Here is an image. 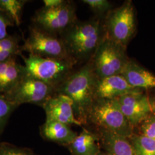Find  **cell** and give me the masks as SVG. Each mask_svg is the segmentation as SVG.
I'll list each match as a JSON object with an SVG mask.
<instances>
[{
    "mask_svg": "<svg viewBox=\"0 0 155 155\" xmlns=\"http://www.w3.org/2000/svg\"><path fill=\"white\" fill-rule=\"evenodd\" d=\"M40 134L46 140L66 146L70 144L78 135L70 126L54 121H45L40 127Z\"/></svg>",
    "mask_w": 155,
    "mask_h": 155,
    "instance_id": "cell-17",
    "label": "cell"
},
{
    "mask_svg": "<svg viewBox=\"0 0 155 155\" xmlns=\"http://www.w3.org/2000/svg\"><path fill=\"white\" fill-rule=\"evenodd\" d=\"M100 144L109 155H136L129 138L98 128Z\"/></svg>",
    "mask_w": 155,
    "mask_h": 155,
    "instance_id": "cell-13",
    "label": "cell"
},
{
    "mask_svg": "<svg viewBox=\"0 0 155 155\" xmlns=\"http://www.w3.org/2000/svg\"><path fill=\"white\" fill-rule=\"evenodd\" d=\"M140 134L155 140V114L152 113L140 125Z\"/></svg>",
    "mask_w": 155,
    "mask_h": 155,
    "instance_id": "cell-21",
    "label": "cell"
},
{
    "mask_svg": "<svg viewBox=\"0 0 155 155\" xmlns=\"http://www.w3.org/2000/svg\"><path fill=\"white\" fill-rule=\"evenodd\" d=\"M106 36L126 48L136 30V17L131 1L111 11L106 20Z\"/></svg>",
    "mask_w": 155,
    "mask_h": 155,
    "instance_id": "cell-9",
    "label": "cell"
},
{
    "mask_svg": "<svg viewBox=\"0 0 155 155\" xmlns=\"http://www.w3.org/2000/svg\"><path fill=\"white\" fill-rule=\"evenodd\" d=\"M20 50L21 52L24 51L30 55L42 58L74 61L68 54L61 38L45 32L33 25L29 27L28 38L20 47Z\"/></svg>",
    "mask_w": 155,
    "mask_h": 155,
    "instance_id": "cell-6",
    "label": "cell"
},
{
    "mask_svg": "<svg viewBox=\"0 0 155 155\" xmlns=\"http://www.w3.org/2000/svg\"><path fill=\"white\" fill-rule=\"evenodd\" d=\"M117 103L133 127L139 125L153 113L150 97L143 91L125 94L117 98Z\"/></svg>",
    "mask_w": 155,
    "mask_h": 155,
    "instance_id": "cell-10",
    "label": "cell"
},
{
    "mask_svg": "<svg viewBox=\"0 0 155 155\" xmlns=\"http://www.w3.org/2000/svg\"><path fill=\"white\" fill-rule=\"evenodd\" d=\"M17 107L4 94L0 93V134L3 132L12 113Z\"/></svg>",
    "mask_w": 155,
    "mask_h": 155,
    "instance_id": "cell-20",
    "label": "cell"
},
{
    "mask_svg": "<svg viewBox=\"0 0 155 155\" xmlns=\"http://www.w3.org/2000/svg\"><path fill=\"white\" fill-rule=\"evenodd\" d=\"M42 107L45 113V121L61 122L69 126H82L75 116L72 101L64 95L56 93L45 102Z\"/></svg>",
    "mask_w": 155,
    "mask_h": 155,
    "instance_id": "cell-11",
    "label": "cell"
},
{
    "mask_svg": "<svg viewBox=\"0 0 155 155\" xmlns=\"http://www.w3.org/2000/svg\"><path fill=\"white\" fill-rule=\"evenodd\" d=\"M100 145L98 135L83 128L67 147L71 155H97L101 151Z\"/></svg>",
    "mask_w": 155,
    "mask_h": 155,
    "instance_id": "cell-16",
    "label": "cell"
},
{
    "mask_svg": "<svg viewBox=\"0 0 155 155\" xmlns=\"http://www.w3.org/2000/svg\"><path fill=\"white\" fill-rule=\"evenodd\" d=\"M83 2L93 11L99 13H105L111 8L110 2L106 0H83Z\"/></svg>",
    "mask_w": 155,
    "mask_h": 155,
    "instance_id": "cell-23",
    "label": "cell"
},
{
    "mask_svg": "<svg viewBox=\"0 0 155 155\" xmlns=\"http://www.w3.org/2000/svg\"><path fill=\"white\" fill-rule=\"evenodd\" d=\"M18 43L19 39L18 37L9 35L5 38L0 40V51H14L22 53Z\"/></svg>",
    "mask_w": 155,
    "mask_h": 155,
    "instance_id": "cell-22",
    "label": "cell"
},
{
    "mask_svg": "<svg viewBox=\"0 0 155 155\" xmlns=\"http://www.w3.org/2000/svg\"><path fill=\"white\" fill-rule=\"evenodd\" d=\"M88 121L125 137L134 134V127L123 114L116 100H96L89 113Z\"/></svg>",
    "mask_w": 155,
    "mask_h": 155,
    "instance_id": "cell-3",
    "label": "cell"
},
{
    "mask_svg": "<svg viewBox=\"0 0 155 155\" xmlns=\"http://www.w3.org/2000/svg\"><path fill=\"white\" fill-rule=\"evenodd\" d=\"M16 57L0 63V93L11 90L27 74L24 66L18 63Z\"/></svg>",
    "mask_w": 155,
    "mask_h": 155,
    "instance_id": "cell-14",
    "label": "cell"
},
{
    "mask_svg": "<svg viewBox=\"0 0 155 155\" xmlns=\"http://www.w3.org/2000/svg\"><path fill=\"white\" fill-rule=\"evenodd\" d=\"M63 0H44V7L45 8H54L61 5L64 2Z\"/></svg>",
    "mask_w": 155,
    "mask_h": 155,
    "instance_id": "cell-27",
    "label": "cell"
},
{
    "mask_svg": "<svg viewBox=\"0 0 155 155\" xmlns=\"http://www.w3.org/2000/svg\"><path fill=\"white\" fill-rule=\"evenodd\" d=\"M20 55L24 60L28 75L56 88L73 71V67L76 62L72 60L46 58L30 54L26 57L22 53Z\"/></svg>",
    "mask_w": 155,
    "mask_h": 155,
    "instance_id": "cell-4",
    "label": "cell"
},
{
    "mask_svg": "<svg viewBox=\"0 0 155 155\" xmlns=\"http://www.w3.org/2000/svg\"><path fill=\"white\" fill-rule=\"evenodd\" d=\"M0 155H35L32 152L9 145L0 147Z\"/></svg>",
    "mask_w": 155,
    "mask_h": 155,
    "instance_id": "cell-24",
    "label": "cell"
},
{
    "mask_svg": "<svg viewBox=\"0 0 155 155\" xmlns=\"http://www.w3.org/2000/svg\"><path fill=\"white\" fill-rule=\"evenodd\" d=\"M136 155H155V140L134 133L129 138Z\"/></svg>",
    "mask_w": 155,
    "mask_h": 155,
    "instance_id": "cell-19",
    "label": "cell"
},
{
    "mask_svg": "<svg viewBox=\"0 0 155 155\" xmlns=\"http://www.w3.org/2000/svg\"><path fill=\"white\" fill-rule=\"evenodd\" d=\"M32 22V25L45 32L61 36L76 22L75 7L66 1L56 7L43 6L35 12Z\"/></svg>",
    "mask_w": 155,
    "mask_h": 155,
    "instance_id": "cell-5",
    "label": "cell"
},
{
    "mask_svg": "<svg viewBox=\"0 0 155 155\" xmlns=\"http://www.w3.org/2000/svg\"><path fill=\"white\" fill-rule=\"evenodd\" d=\"M56 93V87L27 74L16 85L5 95L18 107L21 104H31L43 106Z\"/></svg>",
    "mask_w": 155,
    "mask_h": 155,
    "instance_id": "cell-8",
    "label": "cell"
},
{
    "mask_svg": "<svg viewBox=\"0 0 155 155\" xmlns=\"http://www.w3.org/2000/svg\"><path fill=\"white\" fill-rule=\"evenodd\" d=\"M97 79L93 63H87L72 71L56 88V93L64 95L72 101L75 116L82 125L88 122L90 111L96 100Z\"/></svg>",
    "mask_w": 155,
    "mask_h": 155,
    "instance_id": "cell-1",
    "label": "cell"
},
{
    "mask_svg": "<svg viewBox=\"0 0 155 155\" xmlns=\"http://www.w3.org/2000/svg\"><path fill=\"white\" fill-rule=\"evenodd\" d=\"M130 86L136 89L155 88V76L135 61H128L121 74Z\"/></svg>",
    "mask_w": 155,
    "mask_h": 155,
    "instance_id": "cell-15",
    "label": "cell"
},
{
    "mask_svg": "<svg viewBox=\"0 0 155 155\" xmlns=\"http://www.w3.org/2000/svg\"><path fill=\"white\" fill-rule=\"evenodd\" d=\"M27 0H0V11L8 17L14 25L20 26L22 11Z\"/></svg>",
    "mask_w": 155,
    "mask_h": 155,
    "instance_id": "cell-18",
    "label": "cell"
},
{
    "mask_svg": "<svg viewBox=\"0 0 155 155\" xmlns=\"http://www.w3.org/2000/svg\"><path fill=\"white\" fill-rule=\"evenodd\" d=\"M102 27L98 20L75 22L61 35L68 54L74 61L96 51L101 38Z\"/></svg>",
    "mask_w": 155,
    "mask_h": 155,
    "instance_id": "cell-2",
    "label": "cell"
},
{
    "mask_svg": "<svg viewBox=\"0 0 155 155\" xmlns=\"http://www.w3.org/2000/svg\"><path fill=\"white\" fill-rule=\"evenodd\" d=\"M21 53L14 51H0V63L6 61L13 57L20 55Z\"/></svg>",
    "mask_w": 155,
    "mask_h": 155,
    "instance_id": "cell-26",
    "label": "cell"
},
{
    "mask_svg": "<svg viewBox=\"0 0 155 155\" xmlns=\"http://www.w3.org/2000/svg\"><path fill=\"white\" fill-rule=\"evenodd\" d=\"M97 155H109L107 152H106L105 151H100V152Z\"/></svg>",
    "mask_w": 155,
    "mask_h": 155,
    "instance_id": "cell-29",
    "label": "cell"
},
{
    "mask_svg": "<svg viewBox=\"0 0 155 155\" xmlns=\"http://www.w3.org/2000/svg\"><path fill=\"white\" fill-rule=\"evenodd\" d=\"M95 53L93 66L98 78L121 74L129 61L125 47L106 36Z\"/></svg>",
    "mask_w": 155,
    "mask_h": 155,
    "instance_id": "cell-7",
    "label": "cell"
},
{
    "mask_svg": "<svg viewBox=\"0 0 155 155\" xmlns=\"http://www.w3.org/2000/svg\"><path fill=\"white\" fill-rule=\"evenodd\" d=\"M150 101L152 110L153 113H154L155 114V96L150 98Z\"/></svg>",
    "mask_w": 155,
    "mask_h": 155,
    "instance_id": "cell-28",
    "label": "cell"
},
{
    "mask_svg": "<svg viewBox=\"0 0 155 155\" xmlns=\"http://www.w3.org/2000/svg\"><path fill=\"white\" fill-rule=\"evenodd\" d=\"M14 24L5 14L0 11V40L4 39L9 35L7 33V28L14 26Z\"/></svg>",
    "mask_w": 155,
    "mask_h": 155,
    "instance_id": "cell-25",
    "label": "cell"
},
{
    "mask_svg": "<svg viewBox=\"0 0 155 155\" xmlns=\"http://www.w3.org/2000/svg\"><path fill=\"white\" fill-rule=\"evenodd\" d=\"M143 91L130 86L121 74L97 79L95 86L96 100H114L125 94Z\"/></svg>",
    "mask_w": 155,
    "mask_h": 155,
    "instance_id": "cell-12",
    "label": "cell"
}]
</instances>
